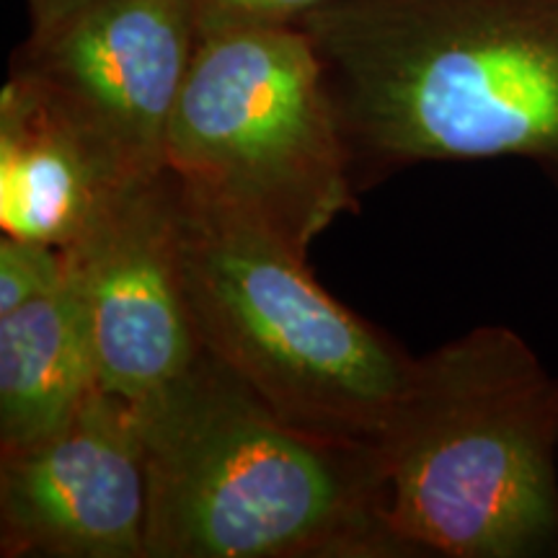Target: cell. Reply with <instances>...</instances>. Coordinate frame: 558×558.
I'll return each mask as SVG.
<instances>
[{
	"instance_id": "30bf717a",
	"label": "cell",
	"mask_w": 558,
	"mask_h": 558,
	"mask_svg": "<svg viewBox=\"0 0 558 558\" xmlns=\"http://www.w3.org/2000/svg\"><path fill=\"white\" fill-rule=\"evenodd\" d=\"M99 383L81 292L70 277L0 316V456L52 437Z\"/></svg>"
},
{
	"instance_id": "7a4b0ae2",
	"label": "cell",
	"mask_w": 558,
	"mask_h": 558,
	"mask_svg": "<svg viewBox=\"0 0 558 558\" xmlns=\"http://www.w3.org/2000/svg\"><path fill=\"white\" fill-rule=\"evenodd\" d=\"M132 409L148 465L145 558H407L375 445L284 422L207 352Z\"/></svg>"
},
{
	"instance_id": "277c9868",
	"label": "cell",
	"mask_w": 558,
	"mask_h": 558,
	"mask_svg": "<svg viewBox=\"0 0 558 558\" xmlns=\"http://www.w3.org/2000/svg\"><path fill=\"white\" fill-rule=\"evenodd\" d=\"M173 197L181 282L202 349L284 422L378 442L416 357L331 298L305 256L239 207L179 177Z\"/></svg>"
},
{
	"instance_id": "4fadbf2b",
	"label": "cell",
	"mask_w": 558,
	"mask_h": 558,
	"mask_svg": "<svg viewBox=\"0 0 558 558\" xmlns=\"http://www.w3.org/2000/svg\"><path fill=\"white\" fill-rule=\"evenodd\" d=\"M94 0H26L29 11V32H45L50 26L60 24L70 13L86 9Z\"/></svg>"
},
{
	"instance_id": "5b68a950",
	"label": "cell",
	"mask_w": 558,
	"mask_h": 558,
	"mask_svg": "<svg viewBox=\"0 0 558 558\" xmlns=\"http://www.w3.org/2000/svg\"><path fill=\"white\" fill-rule=\"evenodd\" d=\"M166 158L173 177L239 207L300 256L357 213L337 101L300 26L197 39Z\"/></svg>"
},
{
	"instance_id": "52a82bcc",
	"label": "cell",
	"mask_w": 558,
	"mask_h": 558,
	"mask_svg": "<svg viewBox=\"0 0 558 558\" xmlns=\"http://www.w3.org/2000/svg\"><path fill=\"white\" fill-rule=\"evenodd\" d=\"M145 533L143 432L104 388L52 437L0 456V556L145 558Z\"/></svg>"
},
{
	"instance_id": "7c38bea8",
	"label": "cell",
	"mask_w": 558,
	"mask_h": 558,
	"mask_svg": "<svg viewBox=\"0 0 558 558\" xmlns=\"http://www.w3.org/2000/svg\"><path fill=\"white\" fill-rule=\"evenodd\" d=\"M190 19L194 37L298 26L308 13L324 9L331 0H177Z\"/></svg>"
},
{
	"instance_id": "8992f818",
	"label": "cell",
	"mask_w": 558,
	"mask_h": 558,
	"mask_svg": "<svg viewBox=\"0 0 558 558\" xmlns=\"http://www.w3.org/2000/svg\"><path fill=\"white\" fill-rule=\"evenodd\" d=\"M194 29L177 0H94L29 32L11 70L39 83L135 184L169 171V130Z\"/></svg>"
},
{
	"instance_id": "ba28073f",
	"label": "cell",
	"mask_w": 558,
	"mask_h": 558,
	"mask_svg": "<svg viewBox=\"0 0 558 558\" xmlns=\"http://www.w3.org/2000/svg\"><path fill=\"white\" fill-rule=\"evenodd\" d=\"M65 254L107 393L143 407L192 373L205 349L181 282L171 171L132 190Z\"/></svg>"
},
{
	"instance_id": "9c48e42d",
	"label": "cell",
	"mask_w": 558,
	"mask_h": 558,
	"mask_svg": "<svg viewBox=\"0 0 558 558\" xmlns=\"http://www.w3.org/2000/svg\"><path fill=\"white\" fill-rule=\"evenodd\" d=\"M114 156L26 73L0 90V228L73 251L137 190Z\"/></svg>"
},
{
	"instance_id": "6da1fadb",
	"label": "cell",
	"mask_w": 558,
	"mask_h": 558,
	"mask_svg": "<svg viewBox=\"0 0 558 558\" xmlns=\"http://www.w3.org/2000/svg\"><path fill=\"white\" fill-rule=\"evenodd\" d=\"M298 26L360 192L416 163L494 158L558 190V0H331Z\"/></svg>"
},
{
	"instance_id": "8fae6325",
	"label": "cell",
	"mask_w": 558,
	"mask_h": 558,
	"mask_svg": "<svg viewBox=\"0 0 558 558\" xmlns=\"http://www.w3.org/2000/svg\"><path fill=\"white\" fill-rule=\"evenodd\" d=\"M68 279V254L50 243L0 239V316L50 295Z\"/></svg>"
},
{
	"instance_id": "3957f363",
	"label": "cell",
	"mask_w": 558,
	"mask_h": 558,
	"mask_svg": "<svg viewBox=\"0 0 558 558\" xmlns=\"http://www.w3.org/2000/svg\"><path fill=\"white\" fill-rule=\"evenodd\" d=\"M375 450L407 558L558 554V380L518 331L416 357Z\"/></svg>"
}]
</instances>
